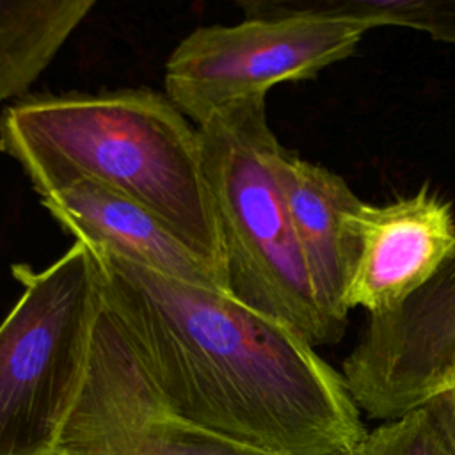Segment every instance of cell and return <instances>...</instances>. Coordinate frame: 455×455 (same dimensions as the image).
Masks as SVG:
<instances>
[{"label": "cell", "instance_id": "cell-1", "mask_svg": "<svg viewBox=\"0 0 455 455\" xmlns=\"http://www.w3.org/2000/svg\"><path fill=\"white\" fill-rule=\"evenodd\" d=\"M91 247L108 306L178 416L268 455H329L364 441L343 375L300 332L224 291Z\"/></svg>", "mask_w": 455, "mask_h": 455}, {"label": "cell", "instance_id": "cell-2", "mask_svg": "<svg viewBox=\"0 0 455 455\" xmlns=\"http://www.w3.org/2000/svg\"><path fill=\"white\" fill-rule=\"evenodd\" d=\"M0 151L39 197L89 180L146 206L226 281L199 132L165 94L139 87L25 96L0 114Z\"/></svg>", "mask_w": 455, "mask_h": 455}, {"label": "cell", "instance_id": "cell-3", "mask_svg": "<svg viewBox=\"0 0 455 455\" xmlns=\"http://www.w3.org/2000/svg\"><path fill=\"white\" fill-rule=\"evenodd\" d=\"M197 132L228 295L290 325L313 347L338 343L343 336L316 304L277 180L283 146L268 124L267 94L222 107Z\"/></svg>", "mask_w": 455, "mask_h": 455}, {"label": "cell", "instance_id": "cell-4", "mask_svg": "<svg viewBox=\"0 0 455 455\" xmlns=\"http://www.w3.org/2000/svg\"><path fill=\"white\" fill-rule=\"evenodd\" d=\"M11 272L21 295L0 323V455H55L87 373L105 274L82 240L43 270Z\"/></svg>", "mask_w": 455, "mask_h": 455}, {"label": "cell", "instance_id": "cell-5", "mask_svg": "<svg viewBox=\"0 0 455 455\" xmlns=\"http://www.w3.org/2000/svg\"><path fill=\"white\" fill-rule=\"evenodd\" d=\"M245 7L240 23L192 30L165 62V96L196 126L233 101L316 76L350 57L370 30L359 21L304 11L295 2Z\"/></svg>", "mask_w": 455, "mask_h": 455}, {"label": "cell", "instance_id": "cell-6", "mask_svg": "<svg viewBox=\"0 0 455 455\" xmlns=\"http://www.w3.org/2000/svg\"><path fill=\"white\" fill-rule=\"evenodd\" d=\"M55 455H268L178 416L158 395L107 295L87 373Z\"/></svg>", "mask_w": 455, "mask_h": 455}, {"label": "cell", "instance_id": "cell-7", "mask_svg": "<svg viewBox=\"0 0 455 455\" xmlns=\"http://www.w3.org/2000/svg\"><path fill=\"white\" fill-rule=\"evenodd\" d=\"M341 375L359 411L386 421L455 391V245L402 306L368 315Z\"/></svg>", "mask_w": 455, "mask_h": 455}, {"label": "cell", "instance_id": "cell-8", "mask_svg": "<svg viewBox=\"0 0 455 455\" xmlns=\"http://www.w3.org/2000/svg\"><path fill=\"white\" fill-rule=\"evenodd\" d=\"M348 226L359 245L345 297L348 311L396 309L434 277L455 245L451 204L428 187L380 206L363 201Z\"/></svg>", "mask_w": 455, "mask_h": 455}, {"label": "cell", "instance_id": "cell-9", "mask_svg": "<svg viewBox=\"0 0 455 455\" xmlns=\"http://www.w3.org/2000/svg\"><path fill=\"white\" fill-rule=\"evenodd\" d=\"M62 231L158 274L228 293L224 277L156 213L100 183L78 180L41 197Z\"/></svg>", "mask_w": 455, "mask_h": 455}, {"label": "cell", "instance_id": "cell-10", "mask_svg": "<svg viewBox=\"0 0 455 455\" xmlns=\"http://www.w3.org/2000/svg\"><path fill=\"white\" fill-rule=\"evenodd\" d=\"M277 180L316 304L332 329L343 336L348 318L345 297L359 251L348 215L363 199L339 174L284 148L277 156Z\"/></svg>", "mask_w": 455, "mask_h": 455}, {"label": "cell", "instance_id": "cell-11", "mask_svg": "<svg viewBox=\"0 0 455 455\" xmlns=\"http://www.w3.org/2000/svg\"><path fill=\"white\" fill-rule=\"evenodd\" d=\"M94 0H0V101L21 100Z\"/></svg>", "mask_w": 455, "mask_h": 455}, {"label": "cell", "instance_id": "cell-12", "mask_svg": "<svg viewBox=\"0 0 455 455\" xmlns=\"http://www.w3.org/2000/svg\"><path fill=\"white\" fill-rule=\"evenodd\" d=\"M300 9L364 23L368 28L403 27L434 41L455 43V0H311Z\"/></svg>", "mask_w": 455, "mask_h": 455}, {"label": "cell", "instance_id": "cell-13", "mask_svg": "<svg viewBox=\"0 0 455 455\" xmlns=\"http://www.w3.org/2000/svg\"><path fill=\"white\" fill-rule=\"evenodd\" d=\"M363 450L366 455H455V391L368 432Z\"/></svg>", "mask_w": 455, "mask_h": 455}, {"label": "cell", "instance_id": "cell-14", "mask_svg": "<svg viewBox=\"0 0 455 455\" xmlns=\"http://www.w3.org/2000/svg\"><path fill=\"white\" fill-rule=\"evenodd\" d=\"M329 455H366L364 450H363V443L354 446V448H348V450H341V451H334V453H329Z\"/></svg>", "mask_w": 455, "mask_h": 455}]
</instances>
